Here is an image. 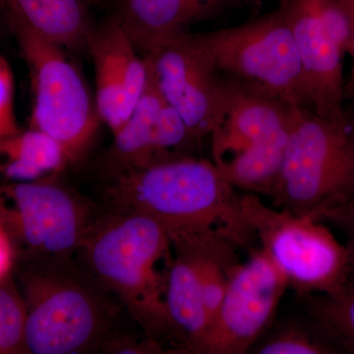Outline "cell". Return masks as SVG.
<instances>
[{"label": "cell", "instance_id": "cell-10", "mask_svg": "<svg viewBox=\"0 0 354 354\" xmlns=\"http://www.w3.org/2000/svg\"><path fill=\"white\" fill-rule=\"evenodd\" d=\"M142 57L162 97L180 114L199 145L215 128L223 80L196 34L169 39Z\"/></svg>", "mask_w": 354, "mask_h": 354}, {"label": "cell", "instance_id": "cell-19", "mask_svg": "<svg viewBox=\"0 0 354 354\" xmlns=\"http://www.w3.org/2000/svg\"><path fill=\"white\" fill-rule=\"evenodd\" d=\"M286 143V138L251 147L215 165L234 188L272 197L281 176Z\"/></svg>", "mask_w": 354, "mask_h": 354}, {"label": "cell", "instance_id": "cell-18", "mask_svg": "<svg viewBox=\"0 0 354 354\" xmlns=\"http://www.w3.org/2000/svg\"><path fill=\"white\" fill-rule=\"evenodd\" d=\"M67 164L55 140L29 128L0 137V177L4 183H24L58 176Z\"/></svg>", "mask_w": 354, "mask_h": 354}, {"label": "cell", "instance_id": "cell-17", "mask_svg": "<svg viewBox=\"0 0 354 354\" xmlns=\"http://www.w3.org/2000/svg\"><path fill=\"white\" fill-rule=\"evenodd\" d=\"M6 25H22L66 50H87L92 31L82 0H0Z\"/></svg>", "mask_w": 354, "mask_h": 354}, {"label": "cell", "instance_id": "cell-6", "mask_svg": "<svg viewBox=\"0 0 354 354\" xmlns=\"http://www.w3.org/2000/svg\"><path fill=\"white\" fill-rule=\"evenodd\" d=\"M57 176L0 183V225L12 243L16 263L76 259L101 212Z\"/></svg>", "mask_w": 354, "mask_h": 354}, {"label": "cell", "instance_id": "cell-3", "mask_svg": "<svg viewBox=\"0 0 354 354\" xmlns=\"http://www.w3.org/2000/svg\"><path fill=\"white\" fill-rule=\"evenodd\" d=\"M15 266L27 306V353L101 351L116 330L113 325L122 305L115 304V297L77 259Z\"/></svg>", "mask_w": 354, "mask_h": 354}, {"label": "cell", "instance_id": "cell-1", "mask_svg": "<svg viewBox=\"0 0 354 354\" xmlns=\"http://www.w3.org/2000/svg\"><path fill=\"white\" fill-rule=\"evenodd\" d=\"M102 181V208L106 211L151 216L171 234H216L236 247H250L256 239L241 195L209 160L189 156Z\"/></svg>", "mask_w": 354, "mask_h": 354}, {"label": "cell", "instance_id": "cell-29", "mask_svg": "<svg viewBox=\"0 0 354 354\" xmlns=\"http://www.w3.org/2000/svg\"><path fill=\"white\" fill-rule=\"evenodd\" d=\"M82 1L85 4H93L95 3V2L101 1V0H82Z\"/></svg>", "mask_w": 354, "mask_h": 354}, {"label": "cell", "instance_id": "cell-20", "mask_svg": "<svg viewBox=\"0 0 354 354\" xmlns=\"http://www.w3.org/2000/svg\"><path fill=\"white\" fill-rule=\"evenodd\" d=\"M307 313L337 353L354 354V272L332 295L304 297Z\"/></svg>", "mask_w": 354, "mask_h": 354}, {"label": "cell", "instance_id": "cell-21", "mask_svg": "<svg viewBox=\"0 0 354 354\" xmlns=\"http://www.w3.org/2000/svg\"><path fill=\"white\" fill-rule=\"evenodd\" d=\"M257 354H334L337 353L329 339L313 322L298 321L283 324L263 342L253 346Z\"/></svg>", "mask_w": 354, "mask_h": 354}, {"label": "cell", "instance_id": "cell-2", "mask_svg": "<svg viewBox=\"0 0 354 354\" xmlns=\"http://www.w3.org/2000/svg\"><path fill=\"white\" fill-rule=\"evenodd\" d=\"M172 257L171 234L160 221L102 209L76 259L127 310L144 335L164 346L171 344L174 353L165 304Z\"/></svg>", "mask_w": 354, "mask_h": 354}, {"label": "cell", "instance_id": "cell-11", "mask_svg": "<svg viewBox=\"0 0 354 354\" xmlns=\"http://www.w3.org/2000/svg\"><path fill=\"white\" fill-rule=\"evenodd\" d=\"M87 50L94 64L97 111L114 135L145 90L148 66L113 16L93 27Z\"/></svg>", "mask_w": 354, "mask_h": 354}, {"label": "cell", "instance_id": "cell-5", "mask_svg": "<svg viewBox=\"0 0 354 354\" xmlns=\"http://www.w3.org/2000/svg\"><path fill=\"white\" fill-rule=\"evenodd\" d=\"M29 68L32 108L30 128L62 147L67 164H79L94 143L100 124L95 97L83 74L58 44L22 25H8Z\"/></svg>", "mask_w": 354, "mask_h": 354}, {"label": "cell", "instance_id": "cell-14", "mask_svg": "<svg viewBox=\"0 0 354 354\" xmlns=\"http://www.w3.org/2000/svg\"><path fill=\"white\" fill-rule=\"evenodd\" d=\"M148 72L143 94L95 164V171L101 179L134 167L184 158L176 141L160 124V111L165 99L149 66Z\"/></svg>", "mask_w": 354, "mask_h": 354}, {"label": "cell", "instance_id": "cell-15", "mask_svg": "<svg viewBox=\"0 0 354 354\" xmlns=\"http://www.w3.org/2000/svg\"><path fill=\"white\" fill-rule=\"evenodd\" d=\"M241 0H118L113 14L137 51L189 32L192 26L220 17Z\"/></svg>", "mask_w": 354, "mask_h": 354}, {"label": "cell", "instance_id": "cell-30", "mask_svg": "<svg viewBox=\"0 0 354 354\" xmlns=\"http://www.w3.org/2000/svg\"><path fill=\"white\" fill-rule=\"evenodd\" d=\"M241 1H245V0H241Z\"/></svg>", "mask_w": 354, "mask_h": 354}, {"label": "cell", "instance_id": "cell-26", "mask_svg": "<svg viewBox=\"0 0 354 354\" xmlns=\"http://www.w3.org/2000/svg\"><path fill=\"white\" fill-rule=\"evenodd\" d=\"M16 257L12 243L0 225V279L6 278L15 268Z\"/></svg>", "mask_w": 354, "mask_h": 354}, {"label": "cell", "instance_id": "cell-27", "mask_svg": "<svg viewBox=\"0 0 354 354\" xmlns=\"http://www.w3.org/2000/svg\"><path fill=\"white\" fill-rule=\"evenodd\" d=\"M344 2L348 8L351 21V41L348 53V55L351 59V73L346 80L344 94H346V100L351 99L354 101V0H344Z\"/></svg>", "mask_w": 354, "mask_h": 354}, {"label": "cell", "instance_id": "cell-7", "mask_svg": "<svg viewBox=\"0 0 354 354\" xmlns=\"http://www.w3.org/2000/svg\"><path fill=\"white\" fill-rule=\"evenodd\" d=\"M241 202L261 249L299 297L332 295L344 285L351 271L348 250L323 221L267 206L252 193Z\"/></svg>", "mask_w": 354, "mask_h": 354}, {"label": "cell", "instance_id": "cell-4", "mask_svg": "<svg viewBox=\"0 0 354 354\" xmlns=\"http://www.w3.org/2000/svg\"><path fill=\"white\" fill-rule=\"evenodd\" d=\"M271 198L276 208L319 221L354 204V122L290 108L283 167Z\"/></svg>", "mask_w": 354, "mask_h": 354}, {"label": "cell", "instance_id": "cell-24", "mask_svg": "<svg viewBox=\"0 0 354 354\" xmlns=\"http://www.w3.org/2000/svg\"><path fill=\"white\" fill-rule=\"evenodd\" d=\"M102 353L111 354H162L167 353V348L160 342L144 335L142 339L134 335L120 334L114 330L113 335L102 344Z\"/></svg>", "mask_w": 354, "mask_h": 354}, {"label": "cell", "instance_id": "cell-12", "mask_svg": "<svg viewBox=\"0 0 354 354\" xmlns=\"http://www.w3.org/2000/svg\"><path fill=\"white\" fill-rule=\"evenodd\" d=\"M279 7L295 37L304 74L306 108L325 118H346V55L319 19L315 0H283Z\"/></svg>", "mask_w": 354, "mask_h": 354}, {"label": "cell", "instance_id": "cell-22", "mask_svg": "<svg viewBox=\"0 0 354 354\" xmlns=\"http://www.w3.org/2000/svg\"><path fill=\"white\" fill-rule=\"evenodd\" d=\"M27 306L11 274L0 279V354H22L26 351Z\"/></svg>", "mask_w": 354, "mask_h": 354}, {"label": "cell", "instance_id": "cell-9", "mask_svg": "<svg viewBox=\"0 0 354 354\" xmlns=\"http://www.w3.org/2000/svg\"><path fill=\"white\" fill-rule=\"evenodd\" d=\"M290 288L262 249L235 266L218 315L200 354H244L271 326Z\"/></svg>", "mask_w": 354, "mask_h": 354}, {"label": "cell", "instance_id": "cell-13", "mask_svg": "<svg viewBox=\"0 0 354 354\" xmlns=\"http://www.w3.org/2000/svg\"><path fill=\"white\" fill-rule=\"evenodd\" d=\"M290 109L234 79L223 81L218 118L209 136L214 164L251 147L286 138Z\"/></svg>", "mask_w": 354, "mask_h": 354}, {"label": "cell", "instance_id": "cell-28", "mask_svg": "<svg viewBox=\"0 0 354 354\" xmlns=\"http://www.w3.org/2000/svg\"><path fill=\"white\" fill-rule=\"evenodd\" d=\"M4 25H6V22H4L3 15H2L1 7H0V38H1L2 34H3Z\"/></svg>", "mask_w": 354, "mask_h": 354}, {"label": "cell", "instance_id": "cell-25", "mask_svg": "<svg viewBox=\"0 0 354 354\" xmlns=\"http://www.w3.org/2000/svg\"><path fill=\"white\" fill-rule=\"evenodd\" d=\"M325 221L337 225L346 235L344 245L348 250L351 272H354V204L335 212Z\"/></svg>", "mask_w": 354, "mask_h": 354}, {"label": "cell", "instance_id": "cell-8", "mask_svg": "<svg viewBox=\"0 0 354 354\" xmlns=\"http://www.w3.org/2000/svg\"><path fill=\"white\" fill-rule=\"evenodd\" d=\"M196 36L220 73L290 108H306L297 44L279 7L244 24Z\"/></svg>", "mask_w": 354, "mask_h": 354}, {"label": "cell", "instance_id": "cell-16", "mask_svg": "<svg viewBox=\"0 0 354 354\" xmlns=\"http://www.w3.org/2000/svg\"><path fill=\"white\" fill-rule=\"evenodd\" d=\"M174 257L165 304L174 337V353L200 354L209 333L194 243L189 234H171Z\"/></svg>", "mask_w": 354, "mask_h": 354}, {"label": "cell", "instance_id": "cell-23", "mask_svg": "<svg viewBox=\"0 0 354 354\" xmlns=\"http://www.w3.org/2000/svg\"><path fill=\"white\" fill-rule=\"evenodd\" d=\"M14 111V79L8 62L0 55V137L20 131Z\"/></svg>", "mask_w": 354, "mask_h": 354}]
</instances>
